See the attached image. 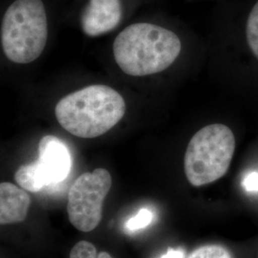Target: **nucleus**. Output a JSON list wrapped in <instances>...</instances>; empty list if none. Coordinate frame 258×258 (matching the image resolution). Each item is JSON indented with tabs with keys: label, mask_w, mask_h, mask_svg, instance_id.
Masks as SVG:
<instances>
[{
	"label": "nucleus",
	"mask_w": 258,
	"mask_h": 258,
	"mask_svg": "<svg viewBox=\"0 0 258 258\" xmlns=\"http://www.w3.org/2000/svg\"><path fill=\"white\" fill-rule=\"evenodd\" d=\"M112 178L104 168L85 172L72 184L68 192L69 221L83 232L95 230L102 221V205L110 190Z\"/></svg>",
	"instance_id": "nucleus-6"
},
{
	"label": "nucleus",
	"mask_w": 258,
	"mask_h": 258,
	"mask_svg": "<svg viewBox=\"0 0 258 258\" xmlns=\"http://www.w3.org/2000/svg\"><path fill=\"white\" fill-rule=\"evenodd\" d=\"M125 102L112 87L96 84L71 93L56 103L58 123L76 137L92 139L113 128L125 114Z\"/></svg>",
	"instance_id": "nucleus-2"
},
{
	"label": "nucleus",
	"mask_w": 258,
	"mask_h": 258,
	"mask_svg": "<svg viewBox=\"0 0 258 258\" xmlns=\"http://www.w3.org/2000/svg\"><path fill=\"white\" fill-rule=\"evenodd\" d=\"M242 185L247 191H258V172H252L245 176Z\"/></svg>",
	"instance_id": "nucleus-13"
},
{
	"label": "nucleus",
	"mask_w": 258,
	"mask_h": 258,
	"mask_svg": "<svg viewBox=\"0 0 258 258\" xmlns=\"http://www.w3.org/2000/svg\"><path fill=\"white\" fill-rule=\"evenodd\" d=\"M153 220V213L148 209H142L138 213L131 217L125 224V229L130 232L147 228Z\"/></svg>",
	"instance_id": "nucleus-12"
},
{
	"label": "nucleus",
	"mask_w": 258,
	"mask_h": 258,
	"mask_svg": "<svg viewBox=\"0 0 258 258\" xmlns=\"http://www.w3.org/2000/svg\"><path fill=\"white\" fill-rule=\"evenodd\" d=\"M48 38V21L41 0H16L1 25V45L6 57L27 64L42 54Z\"/></svg>",
	"instance_id": "nucleus-3"
},
{
	"label": "nucleus",
	"mask_w": 258,
	"mask_h": 258,
	"mask_svg": "<svg viewBox=\"0 0 258 258\" xmlns=\"http://www.w3.org/2000/svg\"><path fill=\"white\" fill-rule=\"evenodd\" d=\"M72 157L64 142L53 135H47L38 145L37 161L20 166L15 180L20 187L31 192L60 184L70 174Z\"/></svg>",
	"instance_id": "nucleus-5"
},
{
	"label": "nucleus",
	"mask_w": 258,
	"mask_h": 258,
	"mask_svg": "<svg viewBox=\"0 0 258 258\" xmlns=\"http://www.w3.org/2000/svg\"><path fill=\"white\" fill-rule=\"evenodd\" d=\"M69 258H113L106 251L98 252L92 243L87 241L78 242L71 249Z\"/></svg>",
	"instance_id": "nucleus-10"
},
{
	"label": "nucleus",
	"mask_w": 258,
	"mask_h": 258,
	"mask_svg": "<svg viewBox=\"0 0 258 258\" xmlns=\"http://www.w3.org/2000/svg\"><path fill=\"white\" fill-rule=\"evenodd\" d=\"M187 258H233L231 251L221 245H205L194 250Z\"/></svg>",
	"instance_id": "nucleus-11"
},
{
	"label": "nucleus",
	"mask_w": 258,
	"mask_h": 258,
	"mask_svg": "<svg viewBox=\"0 0 258 258\" xmlns=\"http://www.w3.org/2000/svg\"><path fill=\"white\" fill-rule=\"evenodd\" d=\"M120 19V0H89L81 16V25L85 35L98 37L114 30Z\"/></svg>",
	"instance_id": "nucleus-7"
},
{
	"label": "nucleus",
	"mask_w": 258,
	"mask_h": 258,
	"mask_svg": "<svg viewBox=\"0 0 258 258\" xmlns=\"http://www.w3.org/2000/svg\"><path fill=\"white\" fill-rule=\"evenodd\" d=\"M246 35L250 50L258 58V1L249 13Z\"/></svg>",
	"instance_id": "nucleus-9"
},
{
	"label": "nucleus",
	"mask_w": 258,
	"mask_h": 258,
	"mask_svg": "<svg viewBox=\"0 0 258 258\" xmlns=\"http://www.w3.org/2000/svg\"><path fill=\"white\" fill-rule=\"evenodd\" d=\"M31 198L24 188L3 182L0 184V223L18 224L27 217Z\"/></svg>",
	"instance_id": "nucleus-8"
},
{
	"label": "nucleus",
	"mask_w": 258,
	"mask_h": 258,
	"mask_svg": "<svg viewBox=\"0 0 258 258\" xmlns=\"http://www.w3.org/2000/svg\"><path fill=\"white\" fill-rule=\"evenodd\" d=\"M184 251L182 249H168L166 254L161 258H184Z\"/></svg>",
	"instance_id": "nucleus-14"
},
{
	"label": "nucleus",
	"mask_w": 258,
	"mask_h": 258,
	"mask_svg": "<svg viewBox=\"0 0 258 258\" xmlns=\"http://www.w3.org/2000/svg\"><path fill=\"white\" fill-rule=\"evenodd\" d=\"M181 48V41L173 32L150 23H135L115 38L113 55L122 72L144 77L167 69Z\"/></svg>",
	"instance_id": "nucleus-1"
},
{
	"label": "nucleus",
	"mask_w": 258,
	"mask_h": 258,
	"mask_svg": "<svg viewBox=\"0 0 258 258\" xmlns=\"http://www.w3.org/2000/svg\"><path fill=\"white\" fill-rule=\"evenodd\" d=\"M235 138L231 129L214 123L200 129L189 141L184 154V174L194 186L219 180L231 166Z\"/></svg>",
	"instance_id": "nucleus-4"
}]
</instances>
